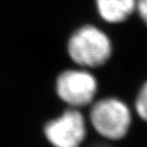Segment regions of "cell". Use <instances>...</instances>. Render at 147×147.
<instances>
[{
    "label": "cell",
    "instance_id": "8992f818",
    "mask_svg": "<svg viewBox=\"0 0 147 147\" xmlns=\"http://www.w3.org/2000/svg\"><path fill=\"white\" fill-rule=\"evenodd\" d=\"M132 108L135 116L147 123V80L143 82L138 90Z\"/></svg>",
    "mask_w": 147,
    "mask_h": 147
},
{
    "label": "cell",
    "instance_id": "5b68a950",
    "mask_svg": "<svg viewBox=\"0 0 147 147\" xmlns=\"http://www.w3.org/2000/svg\"><path fill=\"white\" fill-rule=\"evenodd\" d=\"M100 16L110 23L122 22L136 10L137 0H96Z\"/></svg>",
    "mask_w": 147,
    "mask_h": 147
},
{
    "label": "cell",
    "instance_id": "ba28073f",
    "mask_svg": "<svg viewBox=\"0 0 147 147\" xmlns=\"http://www.w3.org/2000/svg\"><path fill=\"white\" fill-rule=\"evenodd\" d=\"M140 18L147 25V0H137V8Z\"/></svg>",
    "mask_w": 147,
    "mask_h": 147
},
{
    "label": "cell",
    "instance_id": "277c9868",
    "mask_svg": "<svg viewBox=\"0 0 147 147\" xmlns=\"http://www.w3.org/2000/svg\"><path fill=\"white\" fill-rule=\"evenodd\" d=\"M98 79L85 70H66L57 76L55 92L66 107L86 110L98 98Z\"/></svg>",
    "mask_w": 147,
    "mask_h": 147
},
{
    "label": "cell",
    "instance_id": "52a82bcc",
    "mask_svg": "<svg viewBox=\"0 0 147 147\" xmlns=\"http://www.w3.org/2000/svg\"><path fill=\"white\" fill-rule=\"evenodd\" d=\"M82 147H115L114 143L101 139L89 126V134Z\"/></svg>",
    "mask_w": 147,
    "mask_h": 147
},
{
    "label": "cell",
    "instance_id": "7a4b0ae2",
    "mask_svg": "<svg viewBox=\"0 0 147 147\" xmlns=\"http://www.w3.org/2000/svg\"><path fill=\"white\" fill-rule=\"evenodd\" d=\"M89 134L84 110L66 107L43 126V136L51 147H82Z\"/></svg>",
    "mask_w": 147,
    "mask_h": 147
},
{
    "label": "cell",
    "instance_id": "3957f363",
    "mask_svg": "<svg viewBox=\"0 0 147 147\" xmlns=\"http://www.w3.org/2000/svg\"><path fill=\"white\" fill-rule=\"evenodd\" d=\"M68 53L74 62L82 67L96 68L109 59L111 41L106 34L94 26H84L70 37Z\"/></svg>",
    "mask_w": 147,
    "mask_h": 147
},
{
    "label": "cell",
    "instance_id": "6da1fadb",
    "mask_svg": "<svg viewBox=\"0 0 147 147\" xmlns=\"http://www.w3.org/2000/svg\"><path fill=\"white\" fill-rule=\"evenodd\" d=\"M84 111L90 128L101 139L111 142L124 139L133 124L132 107L115 96L96 98Z\"/></svg>",
    "mask_w": 147,
    "mask_h": 147
}]
</instances>
